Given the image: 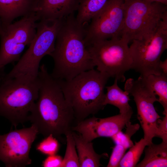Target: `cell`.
Segmentation results:
<instances>
[{"instance_id": "18", "label": "cell", "mask_w": 167, "mask_h": 167, "mask_svg": "<svg viewBox=\"0 0 167 167\" xmlns=\"http://www.w3.org/2000/svg\"><path fill=\"white\" fill-rule=\"evenodd\" d=\"M118 81L117 79L115 78L112 85L105 87L107 92L105 94L104 104L105 106L108 104L113 105L118 108L119 113H126L132 110L129 104V94L119 87Z\"/></svg>"}, {"instance_id": "11", "label": "cell", "mask_w": 167, "mask_h": 167, "mask_svg": "<svg viewBox=\"0 0 167 167\" xmlns=\"http://www.w3.org/2000/svg\"><path fill=\"white\" fill-rule=\"evenodd\" d=\"M124 16V0H108L101 10L85 25L86 45L120 36Z\"/></svg>"}, {"instance_id": "19", "label": "cell", "mask_w": 167, "mask_h": 167, "mask_svg": "<svg viewBox=\"0 0 167 167\" xmlns=\"http://www.w3.org/2000/svg\"><path fill=\"white\" fill-rule=\"evenodd\" d=\"M108 0H80L76 19L81 24H88L103 8Z\"/></svg>"}, {"instance_id": "20", "label": "cell", "mask_w": 167, "mask_h": 167, "mask_svg": "<svg viewBox=\"0 0 167 167\" xmlns=\"http://www.w3.org/2000/svg\"><path fill=\"white\" fill-rule=\"evenodd\" d=\"M143 77L156 95L159 96L158 102L164 108V115L167 114V75L162 73Z\"/></svg>"}, {"instance_id": "22", "label": "cell", "mask_w": 167, "mask_h": 167, "mask_svg": "<svg viewBox=\"0 0 167 167\" xmlns=\"http://www.w3.org/2000/svg\"><path fill=\"white\" fill-rule=\"evenodd\" d=\"M65 136L66 147L61 167H79L78 154L72 131L68 132Z\"/></svg>"}, {"instance_id": "25", "label": "cell", "mask_w": 167, "mask_h": 167, "mask_svg": "<svg viewBox=\"0 0 167 167\" xmlns=\"http://www.w3.org/2000/svg\"><path fill=\"white\" fill-rule=\"evenodd\" d=\"M162 119L157 121V130L155 137H159L162 141L167 142V114H165Z\"/></svg>"}, {"instance_id": "24", "label": "cell", "mask_w": 167, "mask_h": 167, "mask_svg": "<svg viewBox=\"0 0 167 167\" xmlns=\"http://www.w3.org/2000/svg\"><path fill=\"white\" fill-rule=\"evenodd\" d=\"M127 149L123 146L116 144L113 147L107 167H117Z\"/></svg>"}, {"instance_id": "14", "label": "cell", "mask_w": 167, "mask_h": 167, "mask_svg": "<svg viewBox=\"0 0 167 167\" xmlns=\"http://www.w3.org/2000/svg\"><path fill=\"white\" fill-rule=\"evenodd\" d=\"M80 0H38L35 13L38 21L66 18L77 11Z\"/></svg>"}, {"instance_id": "2", "label": "cell", "mask_w": 167, "mask_h": 167, "mask_svg": "<svg viewBox=\"0 0 167 167\" xmlns=\"http://www.w3.org/2000/svg\"><path fill=\"white\" fill-rule=\"evenodd\" d=\"M85 27L77 22L74 13L64 19L50 56L54 63L50 75L54 79L69 80L94 68L85 41Z\"/></svg>"}, {"instance_id": "9", "label": "cell", "mask_w": 167, "mask_h": 167, "mask_svg": "<svg viewBox=\"0 0 167 167\" xmlns=\"http://www.w3.org/2000/svg\"><path fill=\"white\" fill-rule=\"evenodd\" d=\"M38 20L35 12L13 23L0 21V70L19 61L25 47L30 45L35 36Z\"/></svg>"}, {"instance_id": "3", "label": "cell", "mask_w": 167, "mask_h": 167, "mask_svg": "<svg viewBox=\"0 0 167 167\" xmlns=\"http://www.w3.org/2000/svg\"><path fill=\"white\" fill-rule=\"evenodd\" d=\"M109 78L93 69L69 80L56 79L72 109L77 123L103 109L104 89Z\"/></svg>"}, {"instance_id": "13", "label": "cell", "mask_w": 167, "mask_h": 167, "mask_svg": "<svg viewBox=\"0 0 167 167\" xmlns=\"http://www.w3.org/2000/svg\"><path fill=\"white\" fill-rule=\"evenodd\" d=\"M133 113L132 110L105 118H86L72 126L71 130L77 132L88 142L100 137H111L122 131L130 121Z\"/></svg>"}, {"instance_id": "6", "label": "cell", "mask_w": 167, "mask_h": 167, "mask_svg": "<svg viewBox=\"0 0 167 167\" xmlns=\"http://www.w3.org/2000/svg\"><path fill=\"white\" fill-rule=\"evenodd\" d=\"M125 16L120 36L131 42L152 32L167 17V5L147 0H124Z\"/></svg>"}, {"instance_id": "17", "label": "cell", "mask_w": 167, "mask_h": 167, "mask_svg": "<svg viewBox=\"0 0 167 167\" xmlns=\"http://www.w3.org/2000/svg\"><path fill=\"white\" fill-rule=\"evenodd\" d=\"M144 152V158L136 167L167 166V142L162 141L157 144L152 143L148 146Z\"/></svg>"}, {"instance_id": "1", "label": "cell", "mask_w": 167, "mask_h": 167, "mask_svg": "<svg viewBox=\"0 0 167 167\" xmlns=\"http://www.w3.org/2000/svg\"><path fill=\"white\" fill-rule=\"evenodd\" d=\"M38 75V99L28 117L45 137L50 134L65 142L62 137L71 131L75 120L71 107L66 101L56 80L48 73L45 66H40Z\"/></svg>"}, {"instance_id": "5", "label": "cell", "mask_w": 167, "mask_h": 167, "mask_svg": "<svg viewBox=\"0 0 167 167\" xmlns=\"http://www.w3.org/2000/svg\"><path fill=\"white\" fill-rule=\"evenodd\" d=\"M64 19L41 20L36 23V32L28 49L8 73L6 78L26 77L36 79L40 62L46 55L51 56L54 50L56 39Z\"/></svg>"}, {"instance_id": "26", "label": "cell", "mask_w": 167, "mask_h": 167, "mask_svg": "<svg viewBox=\"0 0 167 167\" xmlns=\"http://www.w3.org/2000/svg\"><path fill=\"white\" fill-rule=\"evenodd\" d=\"M63 158L56 154L48 156L43 161L42 166L44 167H61Z\"/></svg>"}, {"instance_id": "12", "label": "cell", "mask_w": 167, "mask_h": 167, "mask_svg": "<svg viewBox=\"0 0 167 167\" xmlns=\"http://www.w3.org/2000/svg\"><path fill=\"white\" fill-rule=\"evenodd\" d=\"M38 131L33 125L0 135V161L6 167H24L32 163L29 154Z\"/></svg>"}, {"instance_id": "4", "label": "cell", "mask_w": 167, "mask_h": 167, "mask_svg": "<svg viewBox=\"0 0 167 167\" xmlns=\"http://www.w3.org/2000/svg\"><path fill=\"white\" fill-rule=\"evenodd\" d=\"M38 78H7L0 71V116L7 119L15 128L28 121L38 96Z\"/></svg>"}, {"instance_id": "10", "label": "cell", "mask_w": 167, "mask_h": 167, "mask_svg": "<svg viewBox=\"0 0 167 167\" xmlns=\"http://www.w3.org/2000/svg\"><path fill=\"white\" fill-rule=\"evenodd\" d=\"M124 88L133 97L137 118L143 132V138L148 146L152 143L157 131V121L161 118L154 105L155 102H158V98L145 78L140 75L136 80L128 79Z\"/></svg>"}, {"instance_id": "8", "label": "cell", "mask_w": 167, "mask_h": 167, "mask_svg": "<svg viewBox=\"0 0 167 167\" xmlns=\"http://www.w3.org/2000/svg\"><path fill=\"white\" fill-rule=\"evenodd\" d=\"M131 42L129 47L131 69L143 76L162 73L159 64L161 56L167 48V17L151 33Z\"/></svg>"}, {"instance_id": "16", "label": "cell", "mask_w": 167, "mask_h": 167, "mask_svg": "<svg viewBox=\"0 0 167 167\" xmlns=\"http://www.w3.org/2000/svg\"><path fill=\"white\" fill-rule=\"evenodd\" d=\"M72 133L77 151L79 167H99L101 159L106 155L97 153L92 142L85 140L80 134L75 131H72Z\"/></svg>"}, {"instance_id": "28", "label": "cell", "mask_w": 167, "mask_h": 167, "mask_svg": "<svg viewBox=\"0 0 167 167\" xmlns=\"http://www.w3.org/2000/svg\"><path fill=\"white\" fill-rule=\"evenodd\" d=\"M151 2H158L165 5H167V0H147Z\"/></svg>"}, {"instance_id": "27", "label": "cell", "mask_w": 167, "mask_h": 167, "mask_svg": "<svg viewBox=\"0 0 167 167\" xmlns=\"http://www.w3.org/2000/svg\"><path fill=\"white\" fill-rule=\"evenodd\" d=\"M159 67L162 73L167 75V59L164 61H161Z\"/></svg>"}, {"instance_id": "21", "label": "cell", "mask_w": 167, "mask_h": 167, "mask_svg": "<svg viewBox=\"0 0 167 167\" xmlns=\"http://www.w3.org/2000/svg\"><path fill=\"white\" fill-rule=\"evenodd\" d=\"M147 144L143 138L141 139L131 147L125 153L121 160L118 167H136Z\"/></svg>"}, {"instance_id": "23", "label": "cell", "mask_w": 167, "mask_h": 167, "mask_svg": "<svg viewBox=\"0 0 167 167\" xmlns=\"http://www.w3.org/2000/svg\"><path fill=\"white\" fill-rule=\"evenodd\" d=\"M59 147L58 140L50 134L37 145L36 149L44 154L49 156L56 154Z\"/></svg>"}, {"instance_id": "15", "label": "cell", "mask_w": 167, "mask_h": 167, "mask_svg": "<svg viewBox=\"0 0 167 167\" xmlns=\"http://www.w3.org/2000/svg\"><path fill=\"white\" fill-rule=\"evenodd\" d=\"M38 0H0V21L10 24L16 18L35 12Z\"/></svg>"}, {"instance_id": "7", "label": "cell", "mask_w": 167, "mask_h": 167, "mask_svg": "<svg viewBox=\"0 0 167 167\" xmlns=\"http://www.w3.org/2000/svg\"><path fill=\"white\" fill-rule=\"evenodd\" d=\"M129 42L117 36L86 45L97 70L109 78L124 82L125 74L131 69Z\"/></svg>"}]
</instances>
